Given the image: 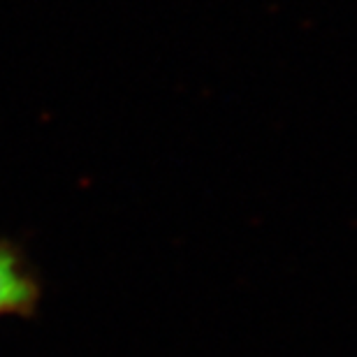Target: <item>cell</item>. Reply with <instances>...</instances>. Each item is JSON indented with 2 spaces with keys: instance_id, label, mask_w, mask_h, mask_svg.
Returning <instances> with one entry per match:
<instances>
[{
  "instance_id": "6da1fadb",
  "label": "cell",
  "mask_w": 357,
  "mask_h": 357,
  "mask_svg": "<svg viewBox=\"0 0 357 357\" xmlns=\"http://www.w3.org/2000/svg\"><path fill=\"white\" fill-rule=\"evenodd\" d=\"M38 299L33 278L21 267L10 246L0 244V316L3 313H28Z\"/></svg>"
}]
</instances>
